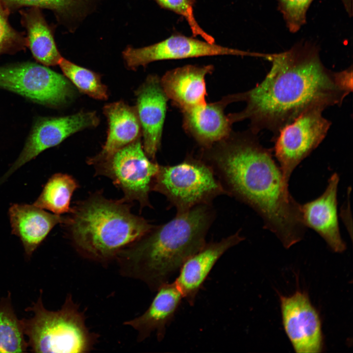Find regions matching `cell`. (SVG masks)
<instances>
[{
    "label": "cell",
    "instance_id": "obj_1",
    "mask_svg": "<svg viewBox=\"0 0 353 353\" xmlns=\"http://www.w3.org/2000/svg\"><path fill=\"white\" fill-rule=\"evenodd\" d=\"M265 57L272 66L264 79L250 90L229 95L232 102L246 103L242 111L227 115L230 121L249 120L250 130L255 134L268 130L275 139L283 127L305 111L340 105L353 90L352 67L329 70L317 48L309 44Z\"/></svg>",
    "mask_w": 353,
    "mask_h": 353
},
{
    "label": "cell",
    "instance_id": "obj_2",
    "mask_svg": "<svg viewBox=\"0 0 353 353\" xmlns=\"http://www.w3.org/2000/svg\"><path fill=\"white\" fill-rule=\"evenodd\" d=\"M199 157L213 170L227 195L247 204L262 218L264 227L289 248L300 241L305 230L298 203L288 190L272 151L260 144L249 130L231 133L206 148Z\"/></svg>",
    "mask_w": 353,
    "mask_h": 353
},
{
    "label": "cell",
    "instance_id": "obj_3",
    "mask_svg": "<svg viewBox=\"0 0 353 353\" xmlns=\"http://www.w3.org/2000/svg\"><path fill=\"white\" fill-rule=\"evenodd\" d=\"M215 217L212 204H202L176 213L168 222L154 227L117 254L122 274L140 279L156 290L205 245Z\"/></svg>",
    "mask_w": 353,
    "mask_h": 353
},
{
    "label": "cell",
    "instance_id": "obj_4",
    "mask_svg": "<svg viewBox=\"0 0 353 353\" xmlns=\"http://www.w3.org/2000/svg\"><path fill=\"white\" fill-rule=\"evenodd\" d=\"M127 202L96 193L77 204L65 223L77 250L97 261H106L139 240L154 227L132 214Z\"/></svg>",
    "mask_w": 353,
    "mask_h": 353
},
{
    "label": "cell",
    "instance_id": "obj_5",
    "mask_svg": "<svg viewBox=\"0 0 353 353\" xmlns=\"http://www.w3.org/2000/svg\"><path fill=\"white\" fill-rule=\"evenodd\" d=\"M28 319L21 320L28 338V347L36 353H82L93 349L97 337L87 328L85 317L69 295L57 311L46 309L41 295L32 306Z\"/></svg>",
    "mask_w": 353,
    "mask_h": 353
},
{
    "label": "cell",
    "instance_id": "obj_6",
    "mask_svg": "<svg viewBox=\"0 0 353 353\" xmlns=\"http://www.w3.org/2000/svg\"><path fill=\"white\" fill-rule=\"evenodd\" d=\"M151 191L164 195L176 213L200 204H212L217 197L227 195L210 166L192 155L175 165H159Z\"/></svg>",
    "mask_w": 353,
    "mask_h": 353
},
{
    "label": "cell",
    "instance_id": "obj_7",
    "mask_svg": "<svg viewBox=\"0 0 353 353\" xmlns=\"http://www.w3.org/2000/svg\"><path fill=\"white\" fill-rule=\"evenodd\" d=\"M97 175L109 177L124 194L122 199L151 206L149 193L159 165L146 154L140 138L104 159L93 162Z\"/></svg>",
    "mask_w": 353,
    "mask_h": 353
},
{
    "label": "cell",
    "instance_id": "obj_8",
    "mask_svg": "<svg viewBox=\"0 0 353 353\" xmlns=\"http://www.w3.org/2000/svg\"><path fill=\"white\" fill-rule=\"evenodd\" d=\"M324 110L307 109L283 127L274 139L275 155L287 183L296 167L326 137L331 123L323 116Z\"/></svg>",
    "mask_w": 353,
    "mask_h": 353
},
{
    "label": "cell",
    "instance_id": "obj_9",
    "mask_svg": "<svg viewBox=\"0 0 353 353\" xmlns=\"http://www.w3.org/2000/svg\"><path fill=\"white\" fill-rule=\"evenodd\" d=\"M0 87L50 106L66 102L73 93L65 76L30 62L0 67Z\"/></svg>",
    "mask_w": 353,
    "mask_h": 353
},
{
    "label": "cell",
    "instance_id": "obj_10",
    "mask_svg": "<svg viewBox=\"0 0 353 353\" xmlns=\"http://www.w3.org/2000/svg\"><path fill=\"white\" fill-rule=\"evenodd\" d=\"M223 55L256 56L257 53L177 34L149 46L138 49L127 47L123 52L126 66L132 70L140 66L145 67L155 61Z\"/></svg>",
    "mask_w": 353,
    "mask_h": 353
},
{
    "label": "cell",
    "instance_id": "obj_11",
    "mask_svg": "<svg viewBox=\"0 0 353 353\" xmlns=\"http://www.w3.org/2000/svg\"><path fill=\"white\" fill-rule=\"evenodd\" d=\"M279 298L283 328L295 352H321V321L307 294L297 291L289 296L280 295Z\"/></svg>",
    "mask_w": 353,
    "mask_h": 353
},
{
    "label": "cell",
    "instance_id": "obj_12",
    "mask_svg": "<svg viewBox=\"0 0 353 353\" xmlns=\"http://www.w3.org/2000/svg\"><path fill=\"white\" fill-rule=\"evenodd\" d=\"M99 122L94 112L83 111L64 117L40 119L34 126L20 156L0 179V184L45 150L59 144L77 131L98 126Z\"/></svg>",
    "mask_w": 353,
    "mask_h": 353
},
{
    "label": "cell",
    "instance_id": "obj_13",
    "mask_svg": "<svg viewBox=\"0 0 353 353\" xmlns=\"http://www.w3.org/2000/svg\"><path fill=\"white\" fill-rule=\"evenodd\" d=\"M135 107L143 138V147L147 155L154 161L159 150L168 101L160 78L150 75L135 92Z\"/></svg>",
    "mask_w": 353,
    "mask_h": 353
},
{
    "label": "cell",
    "instance_id": "obj_14",
    "mask_svg": "<svg viewBox=\"0 0 353 353\" xmlns=\"http://www.w3.org/2000/svg\"><path fill=\"white\" fill-rule=\"evenodd\" d=\"M339 180L338 174H332L325 191L320 197L301 204L302 218L305 227L318 233L335 252H342L346 249L340 233L337 215Z\"/></svg>",
    "mask_w": 353,
    "mask_h": 353
},
{
    "label": "cell",
    "instance_id": "obj_15",
    "mask_svg": "<svg viewBox=\"0 0 353 353\" xmlns=\"http://www.w3.org/2000/svg\"><path fill=\"white\" fill-rule=\"evenodd\" d=\"M243 240L238 231L219 241L206 243L184 262L174 282L190 304L195 303L199 291L219 259Z\"/></svg>",
    "mask_w": 353,
    "mask_h": 353
},
{
    "label": "cell",
    "instance_id": "obj_16",
    "mask_svg": "<svg viewBox=\"0 0 353 353\" xmlns=\"http://www.w3.org/2000/svg\"><path fill=\"white\" fill-rule=\"evenodd\" d=\"M229 103L226 96L219 101L206 102L181 111L184 129L202 148L210 147L231 133L232 124L225 113Z\"/></svg>",
    "mask_w": 353,
    "mask_h": 353
},
{
    "label": "cell",
    "instance_id": "obj_17",
    "mask_svg": "<svg viewBox=\"0 0 353 353\" xmlns=\"http://www.w3.org/2000/svg\"><path fill=\"white\" fill-rule=\"evenodd\" d=\"M214 70L212 65H187L167 72L160 78L168 100L181 111L206 103L205 78Z\"/></svg>",
    "mask_w": 353,
    "mask_h": 353
},
{
    "label": "cell",
    "instance_id": "obj_18",
    "mask_svg": "<svg viewBox=\"0 0 353 353\" xmlns=\"http://www.w3.org/2000/svg\"><path fill=\"white\" fill-rule=\"evenodd\" d=\"M9 215L12 233L19 237L29 257L55 226L67 221V218L46 212L33 204H13Z\"/></svg>",
    "mask_w": 353,
    "mask_h": 353
},
{
    "label": "cell",
    "instance_id": "obj_19",
    "mask_svg": "<svg viewBox=\"0 0 353 353\" xmlns=\"http://www.w3.org/2000/svg\"><path fill=\"white\" fill-rule=\"evenodd\" d=\"M156 290V294L145 312L124 323L137 332L139 341L146 339L154 332L158 340H161L167 326L172 320L183 298L174 281L167 282Z\"/></svg>",
    "mask_w": 353,
    "mask_h": 353
},
{
    "label": "cell",
    "instance_id": "obj_20",
    "mask_svg": "<svg viewBox=\"0 0 353 353\" xmlns=\"http://www.w3.org/2000/svg\"><path fill=\"white\" fill-rule=\"evenodd\" d=\"M103 110L108 124L106 140L101 151L88 159L89 164L107 158L142 135L135 107L119 101L106 104Z\"/></svg>",
    "mask_w": 353,
    "mask_h": 353
},
{
    "label": "cell",
    "instance_id": "obj_21",
    "mask_svg": "<svg viewBox=\"0 0 353 353\" xmlns=\"http://www.w3.org/2000/svg\"><path fill=\"white\" fill-rule=\"evenodd\" d=\"M20 12L22 24L27 33L28 47L34 57L46 66L58 65L63 57L40 8L31 7Z\"/></svg>",
    "mask_w": 353,
    "mask_h": 353
},
{
    "label": "cell",
    "instance_id": "obj_22",
    "mask_svg": "<svg viewBox=\"0 0 353 353\" xmlns=\"http://www.w3.org/2000/svg\"><path fill=\"white\" fill-rule=\"evenodd\" d=\"M78 187V184L72 176L61 173L54 174L46 183L33 204L56 215L70 213L71 198Z\"/></svg>",
    "mask_w": 353,
    "mask_h": 353
},
{
    "label": "cell",
    "instance_id": "obj_23",
    "mask_svg": "<svg viewBox=\"0 0 353 353\" xmlns=\"http://www.w3.org/2000/svg\"><path fill=\"white\" fill-rule=\"evenodd\" d=\"M24 334L21 321L14 312L9 295L0 302V353L26 352L28 344Z\"/></svg>",
    "mask_w": 353,
    "mask_h": 353
},
{
    "label": "cell",
    "instance_id": "obj_24",
    "mask_svg": "<svg viewBox=\"0 0 353 353\" xmlns=\"http://www.w3.org/2000/svg\"><path fill=\"white\" fill-rule=\"evenodd\" d=\"M58 65L65 76L81 92L97 100L108 98L107 87L101 81V76L64 58Z\"/></svg>",
    "mask_w": 353,
    "mask_h": 353
},
{
    "label": "cell",
    "instance_id": "obj_25",
    "mask_svg": "<svg viewBox=\"0 0 353 353\" xmlns=\"http://www.w3.org/2000/svg\"><path fill=\"white\" fill-rule=\"evenodd\" d=\"M83 0H0L12 10L23 6L46 8L53 12L59 20L71 16Z\"/></svg>",
    "mask_w": 353,
    "mask_h": 353
},
{
    "label": "cell",
    "instance_id": "obj_26",
    "mask_svg": "<svg viewBox=\"0 0 353 353\" xmlns=\"http://www.w3.org/2000/svg\"><path fill=\"white\" fill-rule=\"evenodd\" d=\"M11 10L0 1V54L12 52L28 47L27 37L10 25Z\"/></svg>",
    "mask_w": 353,
    "mask_h": 353
},
{
    "label": "cell",
    "instance_id": "obj_27",
    "mask_svg": "<svg viewBox=\"0 0 353 353\" xmlns=\"http://www.w3.org/2000/svg\"><path fill=\"white\" fill-rule=\"evenodd\" d=\"M313 0H277L278 9L291 32L295 33L305 24L307 10Z\"/></svg>",
    "mask_w": 353,
    "mask_h": 353
},
{
    "label": "cell",
    "instance_id": "obj_28",
    "mask_svg": "<svg viewBox=\"0 0 353 353\" xmlns=\"http://www.w3.org/2000/svg\"><path fill=\"white\" fill-rule=\"evenodd\" d=\"M161 7L171 10L183 16L188 23L194 36H200L210 43L215 42L214 38L205 32L199 25L193 13L195 0H154Z\"/></svg>",
    "mask_w": 353,
    "mask_h": 353
}]
</instances>
